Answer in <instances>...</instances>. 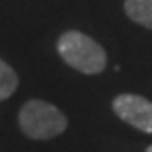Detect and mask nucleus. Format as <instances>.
Returning a JSON list of instances; mask_svg holds the SVG:
<instances>
[{"mask_svg": "<svg viewBox=\"0 0 152 152\" xmlns=\"http://www.w3.org/2000/svg\"><path fill=\"white\" fill-rule=\"evenodd\" d=\"M112 108L130 126L152 134V103L148 99L136 94H121L112 101Z\"/></svg>", "mask_w": 152, "mask_h": 152, "instance_id": "7ed1b4c3", "label": "nucleus"}, {"mask_svg": "<svg viewBox=\"0 0 152 152\" xmlns=\"http://www.w3.org/2000/svg\"><path fill=\"white\" fill-rule=\"evenodd\" d=\"M147 152H152V145H150V147H147Z\"/></svg>", "mask_w": 152, "mask_h": 152, "instance_id": "423d86ee", "label": "nucleus"}, {"mask_svg": "<svg viewBox=\"0 0 152 152\" xmlns=\"http://www.w3.org/2000/svg\"><path fill=\"white\" fill-rule=\"evenodd\" d=\"M125 13L136 24L152 29V0H125Z\"/></svg>", "mask_w": 152, "mask_h": 152, "instance_id": "20e7f679", "label": "nucleus"}, {"mask_svg": "<svg viewBox=\"0 0 152 152\" xmlns=\"http://www.w3.org/2000/svg\"><path fill=\"white\" fill-rule=\"evenodd\" d=\"M18 86V77L7 62L0 59V101L11 97Z\"/></svg>", "mask_w": 152, "mask_h": 152, "instance_id": "39448f33", "label": "nucleus"}, {"mask_svg": "<svg viewBox=\"0 0 152 152\" xmlns=\"http://www.w3.org/2000/svg\"><path fill=\"white\" fill-rule=\"evenodd\" d=\"M18 125L31 139H51L66 130L68 119L51 103L33 99L20 108Z\"/></svg>", "mask_w": 152, "mask_h": 152, "instance_id": "f03ea898", "label": "nucleus"}, {"mask_svg": "<svg viewBox=\"0 0 152 152\" xmlns=\"http://www.w3.org/2000/svg\"><path fill=\"white\" fill-rule=\"evenodd\" d=\"M57 51L64 62L86 75L101 73L106 66V51L101 44L81 31H66L59 37Z\"/></svg>", "mask_w": 152, "mask_h": 152, "instance_id": "f257e3e1", "label": "nucleus"}]
</instances>
